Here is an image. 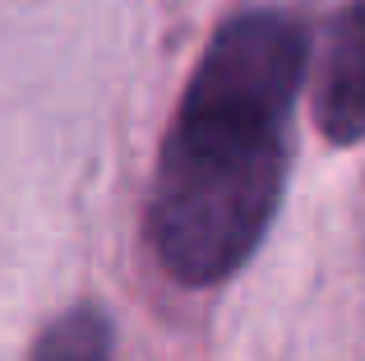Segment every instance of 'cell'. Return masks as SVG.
<instances>
[{"mask_svg": "<svg viewBox=\"0 0 365 361\" xmlns=\"http://www.w3.org/2000/svg\"><path fill=\"white\" fill-rule=\"evenodd\" d=\"M305 61V28L287 9H241L208 37L148 195L153 250L176 283L232 278L264 241L287 180Z\"/></svg>", "mask_w": 365, "mask_h": 361, "instance_id": "6da1fadb", "label": "cell"}, {"mask_svg": "<svg viewBox=\"0 0 365 361\" xmlns=\"http://www.w3.org/2000/svg\"><path fill=\"white\" fill-rule=\"evenodd\" d=\"M314 121L333 144L365 139V0L347 5L329 28L314 70Z\"/></svg>", "mask_w": 365, "mask_h": 361, "instance_id": "7a4b0ae2", "label": "cell"}, {"mask_svg": "<svg viewBox=\"0 0 365 361\" xmlns=\"http://www.w3.org/2000/svg\"><path fill=\"white\" fill-rule=\"evenodd\" d=\"M28 361H111V320L98 306L65 310L42 329Z\"/></svg>", "mask_w": 365, "mask_h": 361, "instance_id": "3957f363", "label": "cell"}]
</instances>
